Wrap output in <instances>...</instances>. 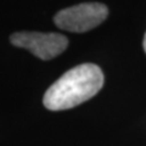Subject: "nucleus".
I'll return each instance as SVG.
<instances>
[{"instance_id":"nucleus-4","label":"nucleus","mask_w":146,"mask_h":146,"mask_svg":"<svg viewBox=\"0 0 146 146\" xmlns=\"http://www.w3.org/2000/svg\"><path fill=\"white\" fill-rule=\"evenodd\" d=\"M143 46H144V50H145V52H146V33H145V36H144V44H143Z\"/></svg>"},{"instance_id":"nucleus-1","label":"nucleus","mask_w":146,"mask_h":146,"mask_svg":"<svg viewBox=\"0 0 146 146\" xmlns=\"http://www.w3.org/2000/svg\"><path fill=\"white\" fill-rule=\"evenodd\" d=\"M104 85V73L94 63H82L71 68L44 94L43 104L50 111L76 107L95 96Z\"/></svg>"},{"instance_id":"nucleus-3","label":"nucleus","mask_w":146,"mask_h":146,"mask_svg":"<svg viewBox=\"0 0 146 146\" xmlns=\"http://www.w3.org/2000/svg\"><path fill=\"white\" fill-rule=\"evenodd\" d=\"M10 42L17 48L29 50L42 60H51L62 54L68 46V39L58 33L17 32L10 36Z\"/></svg>"},{"instance_id":"nucleus-2","label":"nucleus","mask_w":146,"mask_h":146,"mask_svg":"<svg viewBox=\"0 0 146 146\" xmlns=\"http://www.w3.org/2000/svg\"><path fill=\"white\" fill-rule=\"evenodd\" d=\"M107 15L108 10L104 4L83 3L58 11L54 21L60 29L73 33H84L102 23L107 18Z\"/></svg>"}]
</instances>
